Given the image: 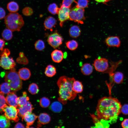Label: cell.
I'll use <instances>...</instances> for the list:
<instances>
[{"instance_id": "obj_1", "label": "cell", "mask_w": 128, "mask_h": 128, "mask_svg": "<svg viewBox=\"0 0 128 128\" xmlns=\"http://www.w3.org/2000/svg\"><path fill=\"white\" fill-rule=\"evenodd\" d=\"M122 105L117 98L104 97L99 100L96 108L97 116L101 119L111 122L116 120L121 113Z\"/></svg>"}, {"instance_id": "obj_2", "label": "cell", "mask_w": 128, "mask_h": 128, "mask_svg": "<svg viewBox=\"0 0 128 128\" xmlns=\"http://www.w3.org/2000/svg\"><path fill=\"white\" fill-rule=\"evenodd\" d=\"M75 80L73 77L69 78L65 76L60 77L57 84L59 87L58 101L63 105L66 104L68 101L74 99L77 93L73 90V85Z\"/></svg>"}, {"instance_id": "obj_3", "label": "cell", "mask_w": 128, "mask_h": 128, "mask_svg": "<svg viewBox=\"0 0 128 128\" xmlns=\"http://www.w3.org/2000/svg\"><path fill=\"white\" fill-rule=\"evenodd\" d=\"M6 27L12 31H20L24 24L22 16L17 13H10L5 18Z\"/></svg>"}, {"instance_id": "obj_4", "label": "cell", "mask_w": 128, "mask_h": 128, "mask_svg": "<svg viewBox=\"0 0 128 128\" xmlns=\"http://www.w3.org/2000/svg\"><path fill=\"white\" fill-rule=\"evenodd\" d=\"M119 65V63L118 61L111 62L110 66L107 59L100 57L95 59L93 64V65L96 71L108 73L109 75L114 73Z\"/></svg>"}, {"instance_id": "obj_5", "label": "cell", "mask_w": 128, "mask_h": 128, "mask_svg": "<svg viewBox=\"0 0 128 128\" xmlns=\"http://www.w3.org/2000/svg\"><path fill=\"white\" fill-rule=\"evenodd\" d=\"M5 80L9 85L11 91L15 92L20 90L22 88V83L18 73L14 68L9 71L5 72Z\"/></svg>"}, {"instance_id": "obj_6", "label": "cell", "mask_w": 128, "mask_h": 128, "mask_svg": "<svg viewBox=\"0 0 128 128\" xmlns=\"http://www.w3.org/2000/svg\"><path fill=\"white\" fill-rule=\"evenodd\" d=\"M84 9L76 7L72 9L69 12V20L77 22L78 23L83 24L85 18L84 16Z\"/></svg>"}, {"instance_id": "obj_7", "label": "cell", "mask_w": 128, "mask_h": 128, "mask_svg": "<svg viewBox=\"0 0 128 128\" xmlns=\"http://www.w3.org/2000/svg\"><path fill=\"white\" fill-rule=\"evenodd\" d=\"M4 112L5 115L9 120L15 122H18L19 118L18 116L19 110L16 107L11 106H8L6 104L2 108Z\"/></svg>"}, {"instance_id": "obj_8", "label": "cell", "mask_w": 128, "mask_h": 128, "mask_svg": "<svg viewBox=\"0 0 128 128\" xmlns=\"http://www.w3.org/2000/svg\"><path fill=\"white\" fill-rule=\"evenodd\" d=\"M63 41L62 37L56 32L49 35L47 38L49 44L54 48L58 47L61 45Z\"/></svg>"}, {"instance_id": "obj_9", "label": "cell", "mask_w": 128, "mask_h": 128, "mask_svg": "<svg viewBox=\"0 0 128 128\" xmlns=\"http://www.w3.org/2000/svg\"><path fill=\"white\" fill-rule=\"evenodd\" d=\"M0 56V67L6 70H10L14 68L16 64L13 58L7 55Z\"/></svg>"}, {"instance_id": "obj_10", "label": "cell", "mask_w": 128, "mask_h": 128, "mask_svg": "<svg viewBox=\"0 0 128 128\" xmlns=\"http://www.w3.org/2000/svg\"><path fill=\"white\" fill-rule=\"evenodd\" d=\"M69 8L61 5L58 13V18L60 22L59 24L62 27L64 23L67 20L69 19Z\"/></svg>"}, {"instance_id": "obj_11", "label": "cell", "mask_w": 128, "mask_h": 128, "mask_svg": "<svg viewBox=\"0 0 128 128\" xmlns=\"http://www.w3.org/2000/svg\"><path fill=\"white\" fill-rule=\"evenodd\" d=\"M90 115L95 125V127L94 128H100L109 127L110 126L109 123L110 122V121L100 119L97 116L93 114H90Z\"/></svg>"}, {"instance_id": "obj_12", "label": "cell", "mask_w": 128, "mask_h": 128, "mask_svg": "<svg viewBox=\"0 0 128 128\" xmlns=\"http://www.w3.org/2000/svg\"><path fill=\"white\" fill-rule=\"evenodd\" d=\"M18 109L19 111L18 114L19 116L22 118V121H23L24 116L26 115L32 113L33 109V107L31 103L27 101L26 105L21 107H19Z\"/></svg>"}, {"instance_id": "obj_13", "label": "cell", "mask_w": 128, "mask_h": 128, "mask_svg": "<svg viewBox=\"0 0 128 128\" xmlns=\"http://www.w3.org/2000/svg\"><path fill=\"white\" fill-rule=\"evenodd\" d=\"M105 43L109 46L119 47L120 45L121 41L119 37L112 36L107 38L105 39Z\"/></svg>"}, {"instance_id": "obj_14", "label": "cell", "mask_w": 128, "mask_h": 128, "mask_svg": "<svg viewBox=\"0 0 128 128\" xmlns=\"http://www.w3.org/2000/svg\"><path fill=\"white\" fill-rule=\"evenodd\" d=\"M18 98L14 92H10L7 94L6 97V103L9 106L17 108L18 106Z\"/></svg>"}, {"instance_id": "obj_15", "label": "cell", "mask_w": 128, "mask_h": 128, "mask_svg": "<svg viewBox=\"0 0 128 128\" xmlns=\"http://www.w3.org/2000/svg\"><path fill=\"white\" fill-rule=\"evenodd\" d=\"M111 82H114L117 84L122 83L123 79V75L121 72H117L109 75Z\"/></svg>"}, {"instance_id": "obj_16", "label": "cell", "mask_w": 128, "mask_h": 128, "mask_svg": "<svg viewBox=\"0 0 128 128\" xmlns=\"http://www.w3.org/2000/svg\"><path fill=\"white\" fill-rule=\"evenodd\" d=\"M52 60L55 62L59 63L63 60L64 56L62 52L60 50H55L51 54Z\"/></svg>"}, {"instance_id": "obj_17", "label": "cell", "mask_w": 128, "mask_h": 128, "mask_svg": "<svg viewBox=\"0 0 128 128\" xmlns=\"http://www.w3.org/2000/svg\"><path fill=\"white\" fill-rule=\"evenodd\" d=\"M18 74L20 78L24 80L28 79L31 75L30 71L29 69L26 68H23L20 69Z\"/></svg>"}, {"instance_id": "obj_18", "label": "cell", "mask_w": 128, "mask_h": 128, "mask_svg": "<svg viewBox=\"0 0 128 128\" xmlns=\"http://www.w3.org/2000/svg\"><path fill=\"white\" fill-rule=\"evenodd\" d=\"M37 116L32 113L26 115L24 117L23 119L26 122V128H29V126L33 124Z\"/></svg>"}, {"instance_id": "obj_19", "label": "cell", "mask_w": 128, "mask_h": 128, "mask_svg": "<svg viewBox=\"0 0 128 128\" xmlns=\"http://www.w3.org/2000/svg\"><path fill=\"white\" fill-rule=\"evenodd\" d=\"M57 21L53 17L49 16L45 19L44 24L45 27L46 29H50L56 25Z\"/></svg>"}, {"instance_id": "obj_20", "label": "cell", "mask_w": 128, "mask_h": 128, "mask_svg": "<svg viewBox=\"0 0 128 128\" xmlns=\"http://www.w3.org/2000/svg\"><path fill=\"white\" fill-rule=\"evenodd\" d=\"M38 119L39 125V124H45L48 123L50 121L51 118L48 114L43 113L40 114L38 116Z\"/></svg>"}, {"instance_id": "obj_21", "label": "cell", "mask_w": 128, "mask_h": 128, "mask_svg": "<svg viewBox=\"0 0 128 128\" xmlns=\"http://www.w3.org/2000/svg\"><path fill=\"white\" fill-rule=\"evenodd\" d=\"M81 33L80 28L77 25H73L71 27L69 30L70 36L73 38H76L78 37Z\"/></svg>"}, {"instance_id": "obj_22", "label": "cell", "mask_w": 128, "mask_h": 128, "mask_svg": "<svg viewBox=\"0 0 128 128\" xmlns=\"http://www.w3.org/2000/svg\"><path fill=\"white\" fill-rule=\"evenodd\" d=\"M81 70L84 75H90L93 71V68L90 64L86 63L84 64L81 67Z\"/></svg>"}, {"instance_id": "obj_23", "label": "cell", "mask_w": 128, "mask_h": 128, "mask_svg": "<svg viewBox=\"0 0 128 128\" xmlns=\"http://www.w3.org/2000/svg\"><path fill=\"white\" fill-rule=\"evenodd\" d=\"M29 100V98L27 96L26 92H23L22 96L18 98V106L21 107L25 105Z\"/></svg>"}, {"instance_id": "obj_24", "label": "cell", "mask_w": 128, "mask_h": 128, "mask_svg": "<svg viewBox=\"0 0 128 128\" xmlns=\"http://www.w3.org/2000/svg\"><path fill=\"white\" fill-rule=\"evenodd\" d=\"M83 87L82 82L78 80H75L73 85V91L77 94L81 93L83 90Z\"/></svg>"}, {"instance_id": "obj_25", "label": "cell", "mask_w": 128, "mask_h": 128, "mask_svg": "<svg viewBox=\"0 0 128 128\" xmlns=\"http://www.w3.org/2000/svg\"><path fill=\"white\" fill-rule=\"evenodd\" d=\"M7 8L9 12L11 13H15L19 10V6L16 2L11 1L7 4Z\"/></svg>"}, {"instance_id": "obj_26", "label": "cell", "mask_w": 128, "mask_h": 128, "mask_svg": "<svg viewBox=\"0 0 128 128\" xmlns=\"http://www.w3.org/2000/svg\"><path fill=\"white\" fill-rule=\"evenodd\" d=\"M56 73V70L55 67L51 65H48L46 67L45 73L48 77H51L54 76Z\"/></svg>"}, {"instance_id": "obj_27", "label": "cell", "mask_w": 128, "mask_h": 128, "mask_svg": "<svg viewBox=\"0 0 128 128\" xmlns=\"http://www.w3.org/2000/svg\"><path fill=\"white\" fill-rule=\"evenodd\" d=\"M9 120L3 115L0 116V128H7L10 126Z\"/></svg>"}, {"instance_id": "obj_28", "label": "cell", "mask_w": 128, "mask_h": 128, "mask_svg": "<svg viewBox=\"0 0 128 128\" xmlns=\"http://www.w3.org/2000/svg\"><path fill=\"white\" fill-rule=\"evenodd\" d=\"M61 103L59 101L54 102L50 106V109L55 112H60L62 110L63 107Z\"/></svg>"}, {"instance_id": "obj_29", "label": "cell", "mask_w": 128, "mask_h": 128, "mask_svg": "<svg viewBox=\"0 0 128 128\" xmlns=\"http://www.w3.org/2000/svg\"><path fill=\"white\" fill-rule=\"evenodd\" d=\"M12 31L7 28L4 29L2 33V36L3 38L7 41L10 40L13 36Z\"/></svg>"}, {"instance_id": "obj_30", "label": "cell", "mask_w": 128, "mask_h": 128, "mask_svg": "<svg viewBox=\"0 0 128 128\" xmlns=\"http://www.w3.org/2000/svg\"><path fill=\"white\" fill-rule=\"evenodd\" d=\"M59 9L57 5L55 3L50 4L48 8V11L53 15L58 14Z\"/></svg>"}, {"instance_id": "obj_31", "label": "cell", "mask_w": 128, "mask_h": 128, "mask_svg": "<svg viewBox=\"0 0 128 128\" xmlns=\"http://www.w3.org/2000/svg\"><path fill=\"white\" fill-rule=\"evenodd\" d=\"M66 45L67 48L69 50H74L78 47V42L74 40L69 41L66 43Z\"/></svg>"}, {"instance_id": "obj_32", "label": "cell", "mask_w": 128, "mask_h": 128, "mask_svg": "<svg viewBox=\"0 0 128 128\" xmlns=\"http://www.w3.org/2000/svg\"><path fill=\"white\" fill-rule=\"evenodd\" d=\"M0 91L5 94H8L11 91L9 85L6 82L2 83L0 85Z\"/></svg>"}, {"instance_id": "obj_33", "label": "cell", "mask_w": 128, "mask_h": 128, "mask_svg": "<svg viewBox=\"0 0 128 128\" xmlns=\"http://www.w3.org/2000/svg\"><path fill=\"white\" fill-rule=\"evenodd\" d=\"M28 90L31 94L33 95L37 94L39 91L37 85L34 83H32L29 85Z\"/></svg>"}, {"instance_id": "obj_34", "label": "cell", "mask_w": 128, "mask_h": 128, "mask_svg": "<svg viewBox=\"0 0 128 128\" xmlns=\"http://www.w3.org/2000/svg\"><path fill=\"white\" fill-rule=\"evenodd\" d=\"M88 0H78L75 2L76 3V7L78 8L84 9L88 7Z\"/></svg>"}, {"instance_id": "obj_35", "label": "cell", "mask_w": 128, "mask_h": 128, "mask_svg": "<svg viewBox=\"0 0 128 128\" xmlns=\"http://www.w3.org/2000/svg\"><path fill=\"white\" fill-rule=\"evenodd\" d=\"M35 49L37 50L41 51L45 48V45L44 41L41 40L37 41L34 44Z\"/></svg>"}, {"instance_id": "obj_36", "label": "cell", "mask_w": 128, "mask_h": 128, "mask_svg": "<svg viewBox=\"0 0 128 128\" xmlns=\"http://www.w3.org/2000/svg\"><path fill=\"white\" fill-rule=\"evenodd\" d=\"M40 104L42 107L46 108L50 104V101L47 98L44 97L40 99Z\"/></svg>"}, {"instance_id": "obj_37", "label": "cell", "mask_w": 128, "mask_h": 128, "mask_svg": "<svg viewBox=\"0 0 128 128\" xmlns=\"http://www.w3.org/2000/svg\"><path fill=\"white\" fill-rule=\"evenodd\" d=\"M4 94L2 92H0V113H1L3 112L2 107L6 103V98L4 96Z\"/></svg>"}, {"instance_id": "obj_38", "label": "cell", "mask_w": 128, "mask_h": 128, "mask_svg": "<svg viewBox=\"0 0 128 128\" xmlns=\"http://www.w3.org/2000/svg\"><path fill=\"white\" fill-rule=\"evenodd\" d=\"M22 13L25 16H29L33 14V11L31 8L27 7H25L23 9Z\"/></svg>"}, {"instance_id": "obj_39", "label": "cell", "mask_w": 128, "mask_h": 128, "mask_svg": "<svg viewBox=\"0 0 128 128\" xmlns=\"http://www.w3.org/2000/svg\"><path fill=\"white\" fill-rule=\"evenodd\" d=\"M76 0H63L61 6L70 8L72 3Z\"/></svg>"}, {"instance_id": "obj_40", "label": "cell", "mask_w": 128, "mask_h": 128, "mask_svg": "<svg viewBox=\"0 0 128 128\" xmlns=\"http://www.w3.org/2000/svg\"><path fill=\"white\" fill-rule=\"evenodd\" d=\"M17 62L19 64H26L28 63L27 58L24 56L23 57H18L16 59Z\"/></svg>"}, {"instance_id": "obj_41", "label": "cell", "mask_w": 128, "mask_h": 128, "mask_svg": "<svg viewBox=\"0 0 128 128\" xmlns=\"http://www.w3.org/2000/svg\"><path fill=\"white\" fill-rule=\"evenodd\" d=\"M121 112L124 115L128 114V104H125L122 106Z\"/></svg>"}, {"instance_id": "obj_42", "label": "cell", "mask_w": 128, "mask_h": 128, "mask_svg": "<svg viewBox=\"0 0 128 128\" xmlns=\"http://www.w3.org/2000/svg\"><path fill=\"white\" fill-rule=\"evenodd\" d=\"M10 52L7 48L3 49L0 52V56L2 55H7L9 56L10 54Z\"/></svg>"}, {"instance_id": "obj_43", "label": "cell", "mask_w": 128, "mask_h": 128, "mask_svg": "<svg viewBox=\"0 0 128 128\" xmlns=\"http://www.w3.org/2000/svg\"><path fill=\"white\" fill-rule=\"evenodd\" d=\"M6 12L4 9L0 7V20L5 18V17Z\"/></svg>"}, {"instance_id": "obj_44", "label": "cell", "mask_w": 128, "mask_h": 128, "mask_svg": "<svg viewBox=\"0 0 128 128\" xmlns=\"http://www.w3.org/2000/svg\"><path fill=\"white\" fill-rule=\"evenodd\" d=\"M122 127L123 128H128V119H124L121 123Z\"/></svg>"}, {"instance_id": "obj_45", "label": "cell", "mask_w": 128, "mask_h": 128, "mask_svg": "<svg viewBox=\"0 0 128 128\" xmlns=\"http://www.w3.org/2000/svg\"><path fill=\"white\" fill-rule=\"evenodd\" d=\"M5 41L2 39L0 38V51H2L5 45Z\"/></svg>"}, {"instance_id": "obj_46", "label": "cell", "mask_w": 128, "mask_h": 128, "mask_svg": "<svg viewBox=\"0 0 128 128\" xmlns=\"http://www.w3.org/2000/svg\"><path fill=\"white\" fill-rule=\"evenodd\" d=\"M14 128H24V126L22 123H18L15 125Z\"/></svg>"}, {"instance_id": "obj_47", "label": "cell", "mask_w": 128, "mask_h": 128, "mask_svg": "<svg viewBox=\"0 0 128 128\" xmlns=\"http://www.w3.org/2000/svg\"><path fill=\"white\" fill-rule=\"evenodd\" d=\"M98 3H106L111 0H95Z\"/></svg>"}, {"instance_id": "obj_48", "label": "cell", "mask_w": 128, "mask_h": 128, "mask_svg": "<svg viewBox=\"0 0 128 128\" xmlns=\"http://www.w3.org/2000/svg\"><path fill=\"white\" fill-rule=\"evenodd\" d=\"M19 57H24V54L22 52H20L19 54Z\"/></svg>"}]
</instances>
